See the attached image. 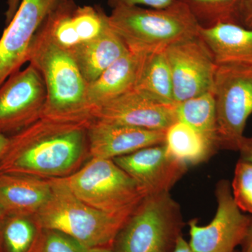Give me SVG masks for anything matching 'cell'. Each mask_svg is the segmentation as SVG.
<instances>
[{
	"label": "cell",
	"instance_id": "1",
	"mask_svg": "<svg viewBox=\"0 0 252 252\" xmlns=\"http://www.w3.org/2000/svg\"><path fill=\"white\" fill-rule=\"evenodd\" d=\"M91 122L41 118L9 136L0 160V173L23 174L45 180L72 175L84 165L86 157H90L87 132Z\"/></svg>",
	"mask_w": 252,
	"mask_h": 252
},
{
	"label": "cell",
	"instance_id": "2",
	"mask_svg": "<svg viewBox=\"0 0 252 252\" xmlns=\"http://www.w3.org/2000/svg\"><path fill=\"white\" fill-rule=\"evenodd\" d=\"M28 63L40 73L46 86L41 118L67 122L94 120L86 97L87 83L72 56L39 29L30 49Z\"/></svg>",
	"mask_w": 252,
	"mask_h": 252
},
{
	"label": "cell",
	"instance_id": "3",
	"mask_svg": "<svg viewBox=\"0 0 252 252\" xmlns=\"http://www.w3.org/2000/svg\"><path fill=\"white\" fill-rule=\"evenodd\" d=\"M108 21L127 50L137 54L165 50L199 36L200 29L187 5L177 0L158 9L117 6L108 15Z\"/></svg>",
	"mask_w": 252,
	"mask_h": 252
},
{
	"label": "cell",
	"instance_id": "4",
	"mask_svg": "<svg viewBox=\"0 0 252 252\" xmlns=\"http://www.w3.org/2000/svg\"><path fill=\"white\" fill-rule=\"evenodd\" d=\"M50 181L49 200L32 217L37 226L61 232L88 250L112 249L117 235L130 216L96 210L77 198L62 179Z\"/></svg>",
	"mask_w": 252,
	"mask_h": 252
},
{
	"label": "cell",
	"instance_id": "5",
	"mask_svg": "<svg viewBox=\"0 0 252 252\" xmlns=\"http://www.w3.org/2000/svg\"><path fill=\"white\" fill-rule=\"evenodd\" d=\"M63 182L77 198L99 211L130 216L146 196L112 159L91 157Z\"/></svg>",
	"mask_w": 252,
	"mask_h": 252
},
{
	"label": "cell",
	"instance_id": "6",
	"mask_svg": "<svg viewBox=\"0 0 252 252\" xmlns=\"http://www.w3.org/2000/svg\"><path fill=\"white\" fill-rule=\"evenodd\" d=\"M180 205L169 193L146 195L114 241L115 252H171L180 236Z\"/></svg>",
	"mask_w": 252,
	"mask_h": 252
},
{
	"label": "cell",
	"instance_id": "7",
	"mask_svg": "<svg viewBox=\"0 0 252 252\" xmlns=\"http://www.w3.org/2000/svg\"><path fill=\"white\" fill-rule=\"evenodd\" d=\"M213 94L219 148L238 151L252 114V70L218 65Z\"/></svg>",
	"mask_w": 252,
	"mask_h": 252
},
{
	"label": "cell",
	"instance_id": "8",
	"mask_svg": "<svg viewBox=\"0 0 252 252\" xmlns=\"http://www.w3.org/2000/svg\"><path fill=\"white\" fill-rule=\"evenodd\" d=\"M216 197V215L209 224L198 225L196 220L189 221L188 243L192 252H236L246 238L252 220L237 205L228 181L219 182Z\"/></svg>",
	"mask_w": 252,
	"mask_h": 252
},
{
	"label": "cell",
	"instance_id": "9",
	"mask_svg": "<svg viewBox=\"0 0 252 252\" xmlns=\"http://www.w3.org/2000/svg\"><path fill=\"white\" fill-rule=\"evenodd\" d=\"M46 90L40 73L31 64L0 86V135H14L41 119Z\"/></svg>",
	"mask_w": 252,
	"mask_h": 252
},
{
	"label": "cell",
	"instance_id": "10",
	"mask_svg": "<svg viewBox=\"0 0 252 252\" xmlns=\"http://www.w3.org/2000/svg\"><path fill=\"white\" fill-rule=\"evenodd\" d=\"M175 103L213 91L217 63L200 36L165 49Z\"/></svg>",
	"mask_w": 252,
	"mask_h": 252
},
{
	"label": "cell",
	"instance_id": "11",
	"mask_svg": "<svg viewBox=\"0 0 252 252\" xmlns=\"http://www.w3.org/2000/svg\"><path fill=\"white\" fill-rule=\"evenodd\" d=\"M60 0H21L0 37V86L28 62L36 32Z\"/></svg>",
	"mask_w": 252,
	"mask_h": 252
},
{
	"label": "cell",
	"instance_id": "12",
	"mask_svg": "<svg viewBox=\"0 0 252 252\" xmlns=\"http://www.w3.org/2000/svg\"><path fill=\"white\" fill-rule=\"evenodd\" d=\"M112 160L135 181L146 195L169 193L188 168L169 155L164 144L140 149Z\"/></svg>",
	"mask_w": 252,
	"mask_h": 252
},
{
	"label": "cell",
	"instance_id": "13",
	"mask_svg": "<svg viewBox=\"0 0 252 252\" xmlns=\"http://www.w3.org/2000/svg\"><path fill=\"white\" fill-rule=\"evenodd\" d=\"M94 119L119 125L160 131H166L177 122L175 104L160 103L135 89L96 109Z\"/></svg>",
	"mask_w": 252,
	"mask_h": 252
},
{
	"label": "cell",
	"instance_id": "14",
	"mask_svg": "<svg viewBox=\"0 0 252 252\" xmlns=\"http://www.w3.org/2000/svg\"><path fill=\"white\" fill-rule=\"evenodd\" d=\"M91 157L113 159L165 142V131L94 120L88 127Z\"/></svg>",
	"mask_w": 252,
	"mask_h": 252
},
{
	"label": "cell",
	"instance_id": "15",
	"mask_svg": "<svg viewBox=\"0 0 252 252\" xmlns=\"http://www.w3.org/2000/svg\"><path fill=\"white\" fill-rule=\"evenodd\" d=\"M51 193L50 180L23 174L0 173V211L5 217L35 216Z\"/></svg>",
	"mask_w": 252,
	"mask_h": 252
},
{
	"label": "cell",
	"instance_id": "16",
	"mask_svg": "<svg viewBox=\"0 0 252 252\" xmlns=\"http://www.w3.org/2000/svg\"><path fill=\"white\" fill-rule=\"evenodd\" d=\"M199 36L217 65L252 70V28L237 23H219L210 27H200Z\"/></svg>",
	"mask_w": 252,
	"mask_h": 252
},
{
	"label": "cell",
	"instance_id": "17",
	"mask_svg": "<svg viewBox=\"0 0 252 252\" xmlns=\"http://www.w3.org/2000/svg\"><path fill=\"white\" fill-rule=\"evenodd\" d=\"M140 58V54L128 50L98 78L87 84L86 97L94 113L103 104L135 89Z\"/></svg>",
	"mask_w": 252,
	"mask_h": 252
},
{
	"label": "cell",
	"instance_id": "18",
	"mask_svg": "<svg viewBox=\"0 0 252 252\" xmlns=\"http://www.w3.org/2000/svg\"><path fill=\"white\" fill-rule=\"evenodd\" d=\"M127 51L124 41L108 23L99 36L77 46L69 53L88 84L95 80Z\"/></svg>",
	"mask_w": 252,
	"mask_h": 252
},
{
	"label": "cell",
	"instance_id": "19",
	"mask_svg": "<svg viewBox=\"0 0 252 252\" xmlns=\"http://www.w3.org/2000/svg\"><path fill=\"white\" fill-rule=\"evenodd\" d=\"M135 90L160 103L174 104L171 69L165 50L140 54Z\"/></svg>",
	"mask_w": 252,
	"mask_h": 252
},
{
	"label": "cell",
	"instance_id": "20",
	"mask_svg": "<svg viewBox=\"0 0 252 252\" xmlns=\"http://www.w3.org/2000/svg\"><path fill=\"white\" fill-rule=\"evenodd\" d=\"M164 144L169 155L188 167L205 161L218 148L206 137L178 121L165 131Z\"/></svg>",
	"mask_w": 252,
	"mask_h": 252
},
{
	"label": "cell",
	"instance_id": "21",
	"mask_svg": "<svg viewBox=\"0 0 252 252\" xmlns=\"http://www.w3.org/2000/svg\"><path fill=\"white\" fill-rule=\"evenodd\" d=\"M178 122L184 123L218 147L216 104L213 91L175 103Z\"/></svg>",
	"mask_w": 252,
	"mask_h": 252
},
{
	"label": "cell",
	"instance_id": "22",
	"mask_svg": "<svg viewBox=\"0 0 252 252\" xmlns=\"http://www.w3.org/2000/svg\"><path fill=\"white\" fill-rule=\"evenodd\" d=\"M187 5L200 27L222 23L240 24L246 0H177Z\"/></svg>",
	"mask_w": 252,
	"mask_h": 252
},
{
	"label": "cell",
	"instance_id": "23",
	"mask_svg": "<svg viewBox=\"0 0 252 252\" xmlns=\"http://www.w3.org/2000/svg\"><path fill=\"white\" fill-rule=\"evenodd\" d=\"M39 229L32 217H5L0 226V252H31Z\"/></svg>",
	"mask_w": 252,
	"mask_h": 252
},
{
	"label": "cell",
	"instance_id": "24",
	"mask_svg": "<svg viewBox=\"0 0 252 252\" xmlns=\"http://www.w3.org/2000/svg\"><path fill=\"white\" fill-rule=\"evenodd\" d=\"M31 252H89V250L61 232L40 228Z\"/></svg>",
	"mask_w": 252,
	"mask_h": 252
},
{
	"label": "cell",
	"instance_id": "25",
	"mask_svg": "<svg viewBox=\"0 0 252 252\" xmlns=\"http://www.w3.org/2000/svg\"><path fill=\"white\" fill-rule=\"evenodd\" d=\"M231 189L239 208L252 214V162L239 160L235 167Z\"/></svg>",
	"mask_w": 252,
	"mask_h": 252
},
{
	"label": "cell",
	"instance_id": "26",
	"mask_svg": "<svg viewBox=\"0 0 252 252\" xmlns=\"http://www.w3.org/2000/svg\"><path fill=\"white\" fill-rule=\"evenodd\" d=\"M175 0H107L112 9L120 6H140L149 8H164L171 4Z\"/></svg>",
	"mask_w": 252,
	"mask_h": 252
},
{
	"label": "cell",
	"instance_id": "27",
	"mask_svg": "<svg viewBox=\"0 0 252 252\" xmlns=\"http://www.w3.org/2000/svg\"><path fill=\"white\" fill-rule=\"evenodd\" d=\"M238 152L240 153V160L252 162V137H245Z\"/></svg>",
	"mask_w": 252,
	"mask_h": 252
},
{
	"label": "cell",
	"instance_id": "28",
	"mask_svg": "<svg viewBox=\"0 0 252 252\" xmlns=\"http://www.w3.org/2000/svg\"><path fill=\"white\" fill-rule=\"evenodd\" d=\"M240 25L252 28V0L245 1L240 16Z\"/></svg>",
	"mask_w": 252,
	"mask_h": 252
},
{
	"label": "cell",
	"instance_id": "29",
	"mask_svg": "<svg viewBox=\"0 0 252 252\" xmlns=\"http://www.w3.org/2000/svg\"><path fill=\"white\" fill-rule=\"evenodd\" d=\"M21 0H7V9L5 12V24L8 25L14 18L19 7Z\"/></svg>",
	"mask_w": 252,
	"mask_h": 252
},
{
	"label": "cell",
	"instance_id": "30",
	"mask_svg": "<svg viewBox=\"0 0 252 252\" xmlns=\"http://www.w3.org/2000/svg\"><path fill=\"white\" fill-rule=\"evenodd\" d=\"M171 252H192L189 247L188 242L186 241L182 235L177 238L175 248Z\"/></svg>",
	"mask_w": 252,
	"mask_h": 252
},
{
	"label": "cell",
	"instance_id": "31",
	"mask_svg": "<svg viewBox=\"0 0 252 252\" xmlns=\"http://www.w3.org/2000/svg\"><path fill=\"white\" fill-rule=\"evenodd\" d=\"M241 247V252H252V223Z\"/></svg>",
	"mask_w": 252,
	"mask_h": 252
},
{
	"label": "cell",
	"instance_id": "32",
	"mask_svg": "<svg viewBox=\"0 0 252 252\" xmlns=\"http://www.w3.org/2000/svg\"><path fill=\"white\" fill-rule=\"evenodd\" d=\"M9 137L3 135H0V160L2 157L6 146H7Z\"/></svg>",
	"mask_w": 252,
	"mask_h": 252
},
{
	"label": "cell",
	"instance_id": "33",
	"mask_svg": "<svg viewBox=\"0 0 252 252\" xmlns=\"http://www.w3.org/2000/svg\"><path fill=\"white\" fill-rule=\"evenodd\" d=\"M89 252H115L112 249L109 248H95L89 250Z\"/></svg>",
	"mask_w": 252,
	"mask_h": 252
},
{
	"label": "cell",
	"instance_id": "34",
	"mask_svg": "<svg viewBox=\"0 0 252 252\" xmlns=\"http://www.w3.org/2000/svg\"><path fill=\"white\" fill-rule=\"evenodd\" d=\"M4 215L1 213V212L0 211V226H1V223H2L3 220H4Z\"/></svg>",
	"mask_w": 252,
	"mask_h": 252
}]
</instances>
